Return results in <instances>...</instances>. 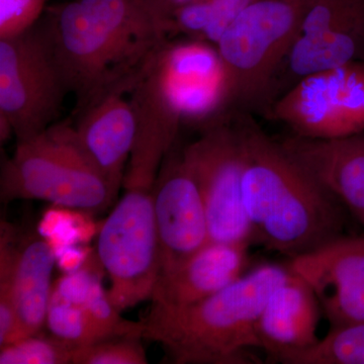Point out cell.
<instances>
[{
	"mask_svg": "<svg viewBox=\"0 0 364 364\" xmlns=\"http://www.w3.org/2000/svg\"><path fill=\"white\" fill-rule=\"evenodd\" d=\"M39 23L74 112L109 91H130L167 39L142 0H71L48 7Z\"/></svg>",
	"mask_w": 364,
	"mask_h": 364,
	"instance_id": "obj_1",
	"label": "cell"
},
{
	"mask_svg": "<svg viewBox=\"0 0 364 364\" xmlns=\"http://www.w3.org/2000/svg\"><path fill=\"white\" fill-rule=\"evenodd\" d=\"M234 114L254 244L293 259L343 236L348 215L343 205L248 112Z\"/></svg>",
	"mask_w": 364,
	"mask_h": 364,
	"instance_id": "obj_2",
	"label": "cell"
},
{
	"mask_svg": "<svg viewBox=\"0 0 364 364\" xmlns=\"http://www.w3.org/2000/svg\"><path fill=\"white\" fill-rule=\"evenodd\" d=\"M287 264L264 262L195 305L152 304L143 338L158 342L178 364L263 363L249 349L259 348L256 325L268 299L284 284Z\"/></svg>",
	"mask_w": 364,
	"mask_h": 364,
	"instance_id": "obj_3",
	"label": "cell"
},
{
	"mask_svg": "<svg viewBox=\"0 0 364 364\" xmlns=\"http://www.w3.org/2000/svg\"><path fill=\"white\" fill-rule=\"evenodd\" d=\"M117 193L79 142L71 119L57 122L39 135L18 142L13 156L2 160L4 203L39 200L100 212L114 202Z\"/></svg>",
	"mask_w": 364,
	"mask_h": 364,
	"instance_id": "obj_4",
	"label": "cell"
},
{
	"mask_svg": "<svg viewBox=\"0 0 364 364\" xmlns=\"http://www.w3.org/2000/svg\"><path fill=\"white\" fill-rule=\"evenodd\" d=\"M309 0H256L218 42L232 111L263 114L280 65L301 31Z\"/></svg>",
	"mask_w": 364,
	"mask_h": 364,
	"instance_id": "obj_5",
	"label": "cell"
},
{
	"mask_svg": "<svg viewBox=\"0 0 364 364\" xmlns=\"http://www.w3.org/2000/svg\"><path fill=\"white\" fill-rule=\"evenodd\" d=\"M67 95L40 23L20 36L0 40V122L11 126L18 142L57 123Z\"/></svg>",
	"mask_w": 364,
	"mask_h": 364,
	"instance_id": "obj_6",
	"label": "cell"
},
{
	"mask_svg": "<svg viewBox=\"0 0 364 364\" xmlns=\"http://www.w3.org/2000/svg\"><path fill=\"white\" fill-rule=\"evenodd\" d=\"M97 255L111 279L107 294L119 312L152 298L160 277L152 189H126L102 224Z\"/></svg>",
	"mask_w": 364,
	"mask_h": 364,
	"instance_id": "obj_7",
	"label": "cell"
},
{
	"mask_svg": "<svg viewBox=\"0 0 364 364\" xmlns=\"http://www.w3.org/2000/svg\"><path fill=\"white\" fill-rule=\"evenodd\" d=\"M183 153L202 195L210 241L250 247L254 234L242 195L243 155L234 111L200 131Z\"/></svg>",
	"mask_w": 364,
	"mask_h": 364,
	"instance_id": "obj_8",
	"label": "cell"
},
{
	"mask_svg": "<svg viewBox=\"0 0 364 364\" xmlns=\"http://www.w3.org/2000/svg\"><path fill=\"white\" fill-rule=\"evenodd\" d=\"M304 138H345L364 132V61L311 74L263 114Z\"/></svg>",
	"mask_w": 364,
	"mask_h": 364,
	"instance_id": "obj_9",
	"label": "cell"
},
{
	"mask_svg": "<svg viewBox=\"0 0 364 364\" xmlns=\"http://www.w3.org/2000/svg\"><path fill=\"white\" fill-rule=\"evenodd\" d=\"M151 63L182 126L200 132L232 111L229 80L217 46L172 38L160 45Z\"/></svg>",
	"mask_w": 364,
	"mask_h": 364,
	"instance_id": "obj_10",
	"label": "cell"
},
{
	"mask_svg": "<svg viewBox=\"0 0 364 364\" xmlns=\"http://www.w3.org/2000/svg\"><path fill=\"white\" fill-rule=\"evenodd\" d=\"M160 247V279L176 272L210 241L198 182L176 145L163 160L152 188Z\"/></svg>",
	"mask_w": 364,
	"mask_h": 364,
	"instance_id": "obj_11",
	"label": "cell"
},
{
	"mask_svg": "<svg viewBox=\"0 0 364 364\" xmlns=\"http://www.w3.org/2000/svg\"><path fill=\"white\" fill-rule=\"evenodd\" d=\"M287 264L312 287L331 328L364 322V235H343Z\"/></svg>",
	"mask_w": 364,
	"mask_h": 364,
	"instance_id": "obj_12",
	"label": "cell"
},
{
	"mask_svg": "<svg viewBox=\"0 0 364 364\" xmlns=\"http://www.w3.org/2000/svg\"><path fill=\"white\" fill-rule=\"evenodd\" d=\"M129 95L136 111V136L123 186L152 189L163 160L176 145L181 119L160 85L151 59Z\"/></svg>",
	"mask_w": 364,
	"mask_h": 364,
	"instance_id": "obj_13",
	"label": "cell"
},
{
	"mask_svg": "<svg viewBox=\"0 0 364 364\" xmlns=\"http://www.w3.org/2000/svg\"><path fill=\"white\" fill-rule=\"evenodd\" d=\"M79 142L102 176L119 191L136 136L135 107L127 90H114L74 112Z\"/></svg>",
	"mask_w": 364,
	"mask_h": 364,
	"instance_id": "obj_14",
	"label": "cell"
},
{
	"mask_svg": "<svg viewBox=\"0 0 364 364\" xmlns=\"http://www.w3.org/2000/svg\"><path fill=\"white\" fill-rule=\"evenodd\" d=\"M279 142L364 228V132L331 140L291 134Z\"/></svg>",
	"mask_w": 364,
	"mask_h": 364,
	"instance_id": "obj_15",
	"label": "cell"
},
{
	"mask_svg": "<svg viewBox=\"0 0 364 364\" xmlns=\"http://www.w3.org/2000/svg\"><path fill=\"white\" fill-rule=\"evenodd\" d=\"M321 315L320 303L312 287L291 272L269 296L258 318L256 334L259 348L277 363L312 348L320 341L317 330Z\"/></svg>",
	"mask_w": 364,
	"mask_h": 364,
	"instance_id": "obj_16",
	"label": "cell"
},
{
	"mask_svg": "<svg viewBox=\"0 0 364 364\" xmlns=\"http://www.w3.org/2000/svg\"><path fill=\"white\" fill-rule=\"evenodd\" d=\"M248 246L208 241L176 272L158 280L152 304L169 308L195 305L245 273Z\"/></svg>",
	"mask_w": 364,
	"mask_h": 364,
	"instance_id": "obj_17",
	"label": "cell"
},
{
	"mask_svg": "<svg viewBox=\"0 0 364 364\" xmlns=\"http://www.w3.org/2000/svg\"><path fill=\"white\" fill-rule=\"evenodd\" d=\"M55 260L51 245L40 237H31L18 246L14 293L18 339L38 334L46 326Z\"/></svg>",
	"mask_w": 364,
	"mask_h": 364,
	"instance_id": "obj_18",
	"label": "cell"
},
{
	"mask_svg": "<svg viewBox=\"0 0 364 364\" xmlns=\"http://www.w3.org/2000/svg\"><path fill=\"white\" fill-rule=\"evenodd\" d=\"M256 0H193L171 14L165 35L191 38L217 45L223 33Z\"/></svg>",
	"mask_w": 364,
	"mask_h": 364,
	"instance_id": "obj_19",
	"label": "cell"
},
{
	"mask_svg": "<svg viewBox=\"0 0 364 364\" xmlns=\"http://www.w3.org/2000/svg\"><path fill=\"white\" fill-rule=\"evenodd\" d=\"M284 364H364V322L331 328L315 346L284 358Z\"/></svg>",
	"mask_w": 364,
	"mask_h": 364,
	"instance_id": "obj_20",
	"label": "cell"
},
{
	"mask_svg": "<svg viewBox=\"0 0 364 364\" xmlns=\"http://www.w3.org/2000/svg\"><path fill=\"white\" fill-rule=\"evenodd\" d=\"M46 327L50 334L72 348H80L98 341L82 303L66 298L53 287L51 299L48 308Z\"/></svg>",
	"mask_w": 364,
	"mask_h": 364,
	"instance_id": "obj_21",
	"label": "cell"
},
{
	"mask_svg": "<svg viewBox=\"0 0 364 364\" xmlns=\"http://www.w3.org/2000/svg\"><path fill=\"white\" fill-rule=\"evenodd\" d=\"M18 246L13 227L7 222H2L0 236V347L18 339V318L14 293Z\"/></svg>",
	"mask_w": 364,
	"mask_h": 364,
	"instance_id": "obj_22",
	"label": "cell"
},
{
	"mask_svg": "<svg viewBox=\"0 0 364 364\" xmlns=\"http://www.w3.org/2000/svg\"><path fill=\"white\" fill-rule=\"evenodd\" d=\"M74 349L50 334L23 337L0 347V364L72 363Z\"/></svg>",
	"mask_w": 364,
	"mask_h": 364,
	"instance_id": "obj_23",
	"label": "cell"
},
{
	"mask_svg": "<svg viewBox=\"0 0 364 364\" xmlns=\"http://www.w3.org/2000/svg\"><path fill=\"white\" fill-rule=\"evenodd\" d=\"M141 337L121 336L100 340L75 349L73 364L148 363Z\"/></svg>",
	"mask_w": 364,
	"mask_h": 364,
	"instance_id": "obj_24",
	"label": "cell"
},
{
	"mask_svg": "<svg viewBox=\"0 0 364 364\" xmlns=\"http://www.w3.org/2000/svg\"><path fill=\"white\" fill-rule=\"evenodd\" d=\"M46 4L47 0H0V40L33 28L44 16Z\"/></svg>",
	"mask_w": 364,
	"mask_h": 364,
	"instance_id": "obj_25",
	"label": "cell"
},
{
	"mask_svg": "<svg viewBox=\"0 0 364 364\" xmlns=\"http://www.w3.org/2000/svg\"><path fill=\"white\" fill-rule=\"evenodd\" d=\"M191 1L193 0H142L144 6L156 21L164 35L165 25L171 14Z\"/></svg>",
	"mask_w": 364,
	"mask_h": 364,
	"instance_id": "obj_26",
	"label": "cell"
}]
</instances>
